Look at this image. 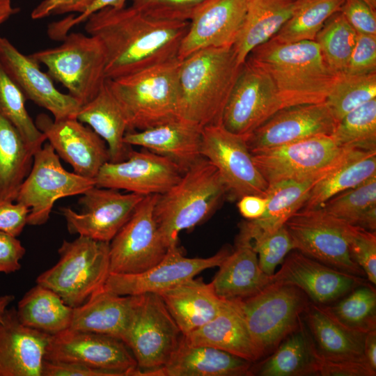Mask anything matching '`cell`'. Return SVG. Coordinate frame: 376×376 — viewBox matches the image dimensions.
Returning <instances> with one entry per match:
<instances>
[{
	"label": "cell",
	"instance_id": "277c9868",
	"mask_svg": "<svg viewBox=\"0 0 376 376\" xmlns=\"http://www.w3.org/2000/svg\"><path fill=\"white\" fill-rule=\"evenodd\" d=\"M180 59L175 58L106 79L125 115L128 131L143 130L180 118Z\"/></svg>",
	"mask_w": 376,
	"mask_h": 376
},
{
	"label": "cell",
	"instance_id": "7dc6e473",
	"mask_svg": "<svg viewBox=\"0 0 376 376\" xmlns=\"http://www.w3.org/2000/svg\"><path fill=\"white\" fill-rule=\"evenodd\" d=\"M263 272L272 276L276 267L281 264L288 253L295 250L292 238L285 226L263 238L251 242Z\"/></svg>",
	"mask_w": 376,
	"mask_h": 376
},
{
	"label": "cell",
	"instance_id": "816d5d0a",
	"mask_svg": "<svg viewBox=\"0 0 376 376\" xmlns=\"http://www.w3.org/2000/svg\"><path fill=\"white\" fill-rule=\"evenodd\" d=\"M357 33L376 35V13L363 0H344L339 10Z\"/></svg>",
	"mask_w": 376,
	"mask_h": 376
},
{
	"label": "cell",
	"instance_id": "b9f144b4",
	"mask_svg": "<svg viewBox=\"0 0 376 376\" xmlns=\"http://www.w3.org/2000/svg\"><path fill=\"white\" fill-rule=\"evenodd\" d=\"M357 36V32L338 11L327 20L314 41L331 70L342 75L347 68Z\"/></svg>",
	"mask_w": 376,
	"mask_h": 376
},
{
	"label": "cell",
	"instance_id": "ab89813d",
	"mask_svg": "<svg viewBox=\"0 0 376 376\" xmlns=\"http://www.w3.org/2000/svg\"><path fill=\"white\" fill-rule=\"evenodd\" d=\"M320 207L352 226L375 231L376 175L336 194Z\"/></svg>",
	"mask_w": 376,
	"mask_h": 376
},
{
	"label": "cell",
	"instance_id": "be15d7a7",
	"mask_svg": "<svg viewBox=\"0 0 376 376\" xmlns=\"http://www.w3.org/2000/svg\"><path fill=\"white\" fill-rule=\"evenodd\" d=\"M368 5H369L372 8L376 9V0H363Z\"/></svg>",
	"mask_w": 376,
	"mask_h": 376
},
{
	"label": "cell",
	"instance_id": "91938a15",
	"mask_svg": "<svg viewBox=\"0 0 376 376\" xmlns=\"http://www.w3.org/2000/svg\"><path fill=\"white\" fill-rule=\"evenodd\" d=\"M363 355L370 366L376 370V329L368 332L366 335Z\"/></svg>",
	"mask_w": 376,
	"mask_h": 376
},
{
	"label": "cell",
	"instance_id": "94428289",
	"mask_svg": "<svg viewBox=\"0 0 376 376\" xmlns=\"http://www.w3.org/2000/svg\"><path fill=\"white\" fill-rule=\"evenodd\" d=\"M18 11L17 8L12 6L11 0H0V24Z\"/></svg>",
	"mask_w": 376,
	"mask_h": 376
},
{
	"label": "cell",
	"instance_id": "9a60e30c",
	"mask_svg": "<svg viewBox=\"0 0 376 376\" xmlns=\"http://www.w3.org/2000/svg\"><path fill=\"white\" fill-rule=\"evenodd\" d=\"M201 155L216 167L233 198L249 194L266 196L268 184L255 165L243 136L221 124L203 127Z\"/></svg>",
	"mask_w": 376,
	"mask_h": 376
},
{
	"label": "cell",
	"instance_id": "603a6c76",
	"mask_svg": "<svg viewBox=\"0 0 376 376\" xmlns=\"http://www.w3.org/2000/svg\"><path fill=\"white\" fill-rule=\"evenodd\" d=\"M249 0H210L189 21L180 47L182 59L199 49L233 46L243 26Z\"/></svg>",
	"mask_w": 376,
	"mask_h": 376
},
{
	"label": "cell",
	"instance_id": "d4e9b609",
	"mask_svg": "<svg viewBox=\"0 0 376 376\" xmlns=\"http://www.w3.org/2000/svg\"><path fill=\"white\" fill-rule=\"evenodd\" d=\"M51 335L20 322L16 308L0 320V376H42Z\"/></svg>",
	"mask_w": 376,
	"mask_h": 376
},
{
	"label": "cell",
	"instance_id": "4316f807",
	"mask_svg": "<svg viewBox=\"0 0 376 376\" xmlns=\"http://www.w3.org/2000/svg\"><path fill=\"white\" fill-rule=\"evenodd\" d=\"M252 363L217 348L188 344L182 338L164 366L144 376H247L253 375Z\"/></svg>",
	"mask_w": 376,
	"mask_h": 376
},
{
	"label": "cell",
	"instance_id": "6125c7cd",
	"mask_svg": "<svg viewBox=\"0 0 376 376\" xmlns=\"http://www.w3.org/2000/svg\"><path fill=\"white\" fill-rule=\"evenodd\" d=\"M13 295H4L0 296V320H2L8 306L13 301Z\"/></svg>",
	"mask_w": 376,
	"mask_h": 376
},
{
	"label": "cell",
	"instance_id": "cb8c5ba5",
	"mask_svg": "<svg viewBox=\"0 0 376 376\" xmlns=\"http://www.w3.org/2000/svg\"><path fill=\"white\" fill-rule=\"evenodd\" d=\"M281 265L272 276L273 282L297 286L315 304L334 301L365 284L362 277L329 267L297 250L285 258Z\"/></svg>",
	"mask_w": 376,
	"mask_h": 376
},
{
	"label": "cell",
	"instance_id": "e0dca14e",
	"mask_svg": "<svg viewBox=\"0 0 376 376\" xmlns=\"http://www.w3.org/2000/svg\"><path fill=\"white\" fill-rule=\"evenodd\" d=\"M145 196L95 185L79 199L80 212L68 207H61V212L70 233L110 242Z\"/></svg>",
	"mask_w": 376,
	"mask_h": 376
},
{
	"label": "cell",
	"instance_id": "f1b7e54d",
	"mask_svg": "<svg viewBox=\"0 0 376 376\" xmlns=\"http://www.w3.org/2000/svg\"><path fill=\"white\" fill-rule=\"evenodd\" d=\"M137 295H120L104 286L73 308L70 329L123 340L132 319Z\"/></svg>",
	"mask_w": 376,
	"mask_h": 376
},
{
	"label": "cell",
	"instance_id": "f5cc1de1",
	"mask_svg": "<svg viewBox=\"0 0 376 376\" xmlns=\"http://www.w3.org/2000/svg\"><path fill=\"white\" fill-rule=\"evenodd\" d=\"M127 0H94L90 6L81 14L76 16L70 15L62 20L52 23L48 28V34L54 40H62L74 26L85 22L90 15L107 8H122L125 6Z\"/></svg>",
	"mask_w": 376,
	"mask_h": 376
},
{
	"label": "cell",
	"instance_id": "ee69618b",
	"mask_svg": "<svg viewBox=\"0 0 376 376\" xmlns=\"http://www.w3.org/2000/svg\"><path fill=\"white\" fill-rule=\"evenodd\" d=\"M331 136L343 148L376 150V98L347 113Z\"/></svg>",
	"mask_w": 376,
	"mask_h": 376
},
{
	"label": "cell",
	"instance_id": "4fadbf2b",
	"mask_svg": "<svg viewBox=\"0 0 376 376\" xmlns=\"http://www.w3.org/2000/svg\"><path fill=\"white\" fill-rule=\"evenodd\" d=\"M45 360L82 365L111 376H139L140 372L132 352L121 340L70 328L50 336Z\"/></svg>",
	"mask_w": 376,
	"mask_h": 376
},
{
	"label": "cell",
	"instance_id": "7c38bea8",
	"mask_svg": "<svg viewBox=\"0 0 376 376\" xmlns=\"http://www.w3.org/2000/svg\"><path fill=\"white\" fill-rule=\"evenodd\" d=\"M95 185V179L65 169L47 142L34 153L32 167L19 189L15 201L29 208L28 225L40 226L49 220L56 201L81 195Z\"/></svg>",
	"mask_w": 376,
	"mask_h": 376
},
{
	"label": "cell",
	"instance_id": "ffe728a7",
	"mask_svg": "<svg viewBox=\"0 0 376 376\" xmlns=\"http://www.w3.org/2000/svg\"><path fill=\"white\" fill-rule=\"evenodd\" d=\"M229 253L228 249H222L207 258H188L178 245L171 246L159 263L142 272L109 273L104 287L120 295L158 293L203 270L219 267Z\"/></svg>",
	"mask_w": 376,
	"mask_h": 376
},
{
	"label": "cell",
	"instance_id": "d6a6232c",
	"mask_svg": "<svg viewBox=\"0 0 376 376\" xmlns=\"http://www.w3.org/2000/svg\"><path fill=\"white\" fill-rule=\"evenodd\" d=\"M304 313L316 348L324 359L366 360L363 345L366 334L345 327L324 307L315 303L310 302Z\"/></svg>",
	"mask_w": 376,
	"mask_h": 376
},
{
	"label": "cell",
	"instance_id": "680465c9",
	"mask_svg": "<svg viewBox=\"0 0 376 376\" xmlns=\"http://www.w3.org/2000/svg\"><path fill=\"white\" fill-rule=\"evenodd\" d=\"M267 198L258 195H245L238 199L237 207L240 214L247 220L260 217L265 212Z\"/></svg>",
	"mask_w": 376,
	"mask_h": 376
},
{
	"label": "cell",
	"instance_id": "484cf974",
	"mask_svg": "<svg viewBox=\"0 0 376 376\" xmlns=\"http://www.w3.org/2000/svg\"><path fill=\"white\" fill-rule=\"evenodd\" d=\"M202 130L200 125L180 118L143 130L128 131L124 142L166 157L185 171L203 157Z\"/></svg>",
	"mask_w": 376,
	"mask_h": 376
},
{
	"label": "cell",
	"instance_id": "ac0fdd59",
	"mask_svg": "<svg viewBox=\"0 0 376 376\" xmlns=\"http://www.w3.org/2000/svg\"><path fill=\"white\" fill-rule=\"evenodd\" d=\"M184 172L166 157L146 149L136 151L131 148L125 159L105 163L95 181L97 187L148 196L166 192L180 180Z\"/></svg>",
	"mask_w": 376,
	"mask_h": 376
},
{
	"label": "cell",
	"instance_id": "6da1fadb",
	"mask_svg": "<svg viewBox=\"0 0 376 376\" xmlns=\"http://www.w3.org/2000/svg\"><path fill=\"white\" fill-rule=\"evenodd\" d=\"M84 29L102 42L106 79H112L178 58L189 21L147 15L132 6L102 8L88 17Z\"/></svg>",
	"mask_w": 376,
	"mask_h": 376
},
{
	"label": "cell",
	"instance_id": "7402d4cb",
	"mask_svg": "<svg viewBox=\"0 0 376 376\" xmlns=\"http://www.w3.org/2000/svg\"><path fill=\"white\" fill-rule=\"evenodd\" d=\"M0 63L26 100L49 111L56 120L76 118L79 102L58 91L54 80L38 62L20 52L7 38L0 36Z\"/></svg>",
	"mask_w": 376,
	"mask_h": 376
},
{
	"label": "cell",
	"instance_id": "d590c367",
	"mask_svg": "<svg viewBox=\"0 0 376 376\" xmlns=\"http://www.w3.org/2000/svg\"><path fill=\"white\" fill-rule=\"evenodd\" d=\"M293 0H249L245 19L233 47L243 64L256 47L271 40L290 18Z\"/></svg>",
	"mask_w": 376,
	"mask_h": 376
},
{
	"label": "cell",
	"instance_id": "52a82bcc",
	"mask_svg": "<svg viewBox=\"0 0 376 376\" xmlns=\"http://www.w3.org/2000/svg\"><path fill=\"white\" fill-rule=\"evenodd\" d=\"M29 56L43 64L49 77L61 83L81 106L96 96L106 80L104 47L98 38L89 34L68 33L58 46Z\"/></svg>",
	"mask_w": 376,
	"mask_h": 376
},
{
	"label": "cell",
	"instance_id": "ba28073f",
	"mask_svg": "<svg viewBox=\"0 0 376 376\" xmlns=\"http://www.w3.org/2000/svg\"><path fill=\"white\" fill-rule=\"evenodd\" d=\"M255 345L260 359L272 352L299 326L309 297L297 286L272 282L258 293L234 299Z\"/></svg>",
	"mask_w": 376,
	"mask_h": 376
},
{
	"label": "cell",
	"instance_id": "1f68e13d",
	"mask_svg": "<svg viewBox=\"0 0 376 376\" xmlns=\"http://www.w3.org/2000/svg\"><path fill=\"white\" fill-rule=\"evenodd\" d=\"M185 343L217 348L252 363L260 359L244 318L234 299H226L210 321L184 336Z\"/></svg>",
	"mask_w": 376,
	"mask_h": 376
},
{
	"label": "cell",
	"instance_id": "8fae6325",
	"mask_svg": "<svg viewBox=\"0 0 376 376\" xmlns=\"http://www.w3.org/2000/svg\"><path fill=\"white\" fill-rule=\"evenodd\" d=\"M295 250L329 267L355 276H365L348 247L351 224L322 207L300 209L285 222Z\"/></svg>",
	"mask_w": 376,
	"mask_h": 376
},
{
	"label": "cell",
	"instance_id": "4dcf8cb0",
	"mask_svg": "<svg viewBox=\"0 0 376 376\" xmlns=\"http://www.w3.org/2000/svg\"><path fill=\"white\" fill-rule=\"evenodd\" d=\"M324 175L304 180H282L268 185L265 212L258 219L242 222L239 235L253 242L284 226L290 217L302 208L311 188Z\"/></svg>",
	"mask_w": 376,
	"mask_h": 376
},
{
	"label": "cell",
	"instance_id": "f35d334b",
	"mask_svg": "<svg viewBox=\"0 0 376 376\" xmlns=\"http://www.w3.org/2000/svg\"><path fill=\"white\" fill-rule=\"evenodd\" d=\"M35 152L14 125L0 114V198L15 201L31 171Z\"/></svg>",
	"mask_w": 376,
	"mask_h": 376
},
{
	"label": "cell",
	"instance_id": "9c48e42d",
	"mask_svg": "<svg viewBox=\"0 0 376 376\" xmlns=\"http://www.w3.org/2000/svg\"><path fill=\"white\" fill-rule=\"evenodd\" d=\"M183 336L158 294L137 295L132 319L122 341L136 361L139 376L164 366Z\"/></svg>",
	"mask_w": 376,
	"mask_h": 376
},
{
	"label": "cell",
	"instance_id": "db71d44e",
	"mask_svg": "<svg viewBox=\"0 0 376 376\" xmlns=\"http://www.w3.org/2000/svg\"><path fill=\"white\" fill-rule=\"evenodd\" d=\"M29 214L28 207L0 198V231L18 237L27 224Z\"/></svg>",
	"mask_w": 376,
	"mask_h": 376
},
{
	"label": "cell",
	"instance_id": "f546056e",
	"mask_svg": "<svg viewBox=\"0 0 376 376\" xmlns=\"http://www.w3.org/2000/svg\"><path fill=\"white\" fill-rule=\"evenodd\" d=\"M219 267L211 283L217 295L224 299L251 297L273 282L272 276L260 269L251 241L240 235L233 251Z\"/></svg>",
	"mask_w": 376,
	"mask_h": 376
},
{
	"label": "cell",
	"instance_id": "30bf717a",
	"mask_svg": "<svg viewBox=\"0 0 376 376\" xmlns=\"http://www.w3.org/2000/svg\"><path fill=\"white\" fill-rule=\"evenodd\" d=\"M352 149L340 147L331 135H317L251 153L255 165L269 185L282 180L324 175Z\"/></svg>",
	"mask_w": 376,
	"mask_h": 376
},
{
	"label": "cell",
	"instance_id": "7a4b0ae2",
	"mask_svg": "<svg viewBox=\"0 0 376 376\" xmlns=\"http://www.w3.org/2000/svg\"><path fill=\"white\" fill-rule=\"evenodd\" d=\"M246 58L270 78L283 108L325 102L340 75L327 64L314 40L283 43L272 38Z\"/></svg>",
	"mask_w": 376,
	"mask_h": 376
},
{
	"label": "cell",
	"instance_id": "d6986e66",
	"mask_svg": "<svg viewBox=\"0 0 376 376\" xmlns=\"http://www.w3.org/2000/svg\"><path fill=\"white\" fill-rule=\"evenodd\" d=\"M35 123L59 158L77 174L95 179L102 166L109 162L105 141L77 118L56 120L40 113Z\"/></svg>",
	"mask_w": 376,
	"mask_h": 376
},
{
	"label": "cell",
	"instance_id": "9f6ffc18",
	"mask_svg": "<svg viewBox=\"0 0 376 376\" xmlns=\"http://www.w3.org/2000/svg\"><path fill=\"white\" fill-rule=\"evenodd\" d=\"M17 237L0 231V273L11 274L21 268L26 249Z\"/></svg>",
	"mask_w": 376,
	"mask_h": 376
},
{
	"label": "cell",
	"instance_id": "8992f818",
	"mask_svg": "<svg viewBox=\"0 0 376 376\" xmlns=\"http://www.w3.org/2000/svg\"><path fill=\"white\" fill-rule=\"evenodd\" d=\"M59 259L41 273L36 283L56 292L75 308L104 286L110 273L109 242L79 235L63 240L58 250Z\"/></svg>",
	"mask_w": 376,
	"mask_h": 376
},
{
	"label": "cell",
	"instance_id": "2e32d148",
	"mask_svg": "<svg viewBox=\"0 0 376 376\" xmlns=\"http://www.w3.org/2000/svg\"><path fill=\"white\" fill-rule=\"evenodd\" d=\"M282 108L270 78L246 58L226 104L221 125L244 138Z\"/></svg>",
	"mask_w": 376,
	"mask_h": 376
},
{
	"label": "cell",
	"instance_id": "836d02e7",
	"mask_svg": "<svg viewBox=\"0 0 376 376\" xmlns=\"http://www.w3.org/2000/svg\"><path fill=\"white\" fill-rule=\"evenodd\" d=\"M87 124L106 143L109 162H118L126 159L131 146L124 142L127 130L125 115L105 80L96 96L81 106L77 116Z\"/></svg>",
	"mask_w": 376,
	"mask_h": 376
},
{
	"label": "cell",
	"instance_id": "5b68a950",
	"mask_svg": "<svg viewBox=\"0 0 376 376\" xmlns=\"http://www.w3.org/2000/svg\"><path fill=\"white\" fill-rule=\"evenodd\" d=\"M226 194L217 169L203 157L175 185L159 194L154 216L168 246L178 245L182 230L191 229L210 217Z\"/></svg>",
	"mask_w": 376,
	"mask_h": 376
},
{
	"label": "cell",
	"instance_id": "bcb514c9",
	"mask_svg": "<svg viewBox=\"0 0 376 376\" xmlns=\"http://www.w3.org/2000/svg\"><path fill=\"white\" fill-rule=\"evenodd\" d=\"M324 308L352 330L367 334L376 329V293L370 285L358 286L336 304Z\"/></svg>",
	"mask_w": 376,
	"mask_h": 376
},
{
	"label": "cell",
	"instance_id": "83f0119b",
	"mask_svg": "<svg viewBox=\"0 0 376 376\" xmlns=\"http://www.w3.org/2000/svg\"><path fill=\"white\" fill-rule=\"evenodd\" d=\"M157 294L184 336L213 319L226 301L217 295L212 283L194 277Z\"/></svg>",
	"mask_w": 376,
	"mask_h": 376
},
{
	"label": "cell",
	"instance_id": "8d00e7d4",
	"mask_svg": "<svg viewBox=\"0 0 376 376\" xmlns=\"http://www.w3.org/2000/svg\"><path fill=\"white\" fill-rule=\"evenodd\" d=\"M374 175H376V150L352 148L338 165L314 184L301 209L320 207L336 194Z\"/></svg>",
	"mask_w": 376,
	"mask_h": 376
},
{
	"label": "cell",
	"instance_id": "7bdbcfd3",
	"mask_svg": "<svg viewBox=\"0 0 376 376\" xmlns=\"http://www.w3.org/2000/svg\"><path fill=\"white\" fill-rule=\"evenodd\" d=\"M26 100L21 89L0 63V114L14 125L27 144L36 152L45 143L46 137L29 114Z\"/></svg>",
	"mask_w": 376,
	"mask_h": 376
},
{
	"label": "cell",
	"instance_id": "60d3db41",
	"mask_svg": "<svg viewBox=\"0 0 376 376\" xmlns=\"http://www.w3.org/2000/svg\"><path fill=\"white\" fill-rule=\"evenodd\" d=\"M344 0H293L292 14L272 38L283 43L314 40L327 20L340 10Z\"/></svg>",
	"mask_w": 376,
	"mask_h": 376
},
{
	"label": "cell",
	"instance_id": "74e56055",
	"mask_svg": "<svg viewBox=\"0 0 376 376\" xmlns=\"http://www.w3.org/2000/svg\"><path fill=\"white\" fill-rule=\"evenodd\" d=\"M16 311L22 324L52 336L70 327L73 308L52 290L36 283L18 301Z\"/></svg>",
	"mask_w": 376,
	"mask_h": 376
},
{
	"label": "cell",
	"instance_id": "3957f363",
	"mask_svg": "<svg viewBox=\"0 0 376 376\" xmlns=\"http://www.w3.org/2000/svg\"><path fill=\"white\" fill-rule=\"evenodd\" d=\"M242 65L233 46L199 49L180 59V118L202 127L221 124Z\"/></svg>",
	"mask_w": 376,
	"mask_h": 376
},
{
	"label": "cell",
	"instance_id": "681fc988",
	"mask_svg": "<svg viewBox=\"0 0 376 376\" xmlns=\"http://www.w3.org/2000/svg\"><path fill=\"white\" fill-rule=\"evenodd\" d=\"M348 247L354 261L363 269L367 279L376 283V234L359 226H350Z\"/></svg>",
	"mask_w": 376,
	"mask_h": 376
},
{
	"label": "cell",
	"instance_id": "e575fe53",
	"mask_svg": "<svg viewBox=\"0 0 376 376\" xmlns=\"http://www.w3.org/2000/svg\"><path fill=\"white\" fill-rule=\"evenodd\" d=\"M322 356L302 322L261 362L252 375L260 376L318 375Z\"/></svg>",
	"mask_w": 376,
	"mask_h": 376
},
{
	"label": "cell",
	"instance_id": "6f0895ef",
	"mask_svg": "<svg viewBox=\"0 0 376 376\" xmlns=\"http://www.w3.org/2000/svg\"><path fill=\"white\" fill-rule=\"evenodd\" d=\"M94 0H43L31 12L33 19L51 15L76 13H83Z\"/></svg>",
	"mask_w": 376,
	"mask_h": 376
},
{
	"label": "cell",
	"instance_id": "5bb4252c",
	"mask_svg": "<svg viewBox=\"0 0 376 376\" xmlns=\"http://www.w3.org/2000/svg\"><path fill=\"white\" fill-rule=\"evenodd\" d=\"M159 194L146 196L109 242V270L137 274L159 263L169 246L158 229L154 207Z\"/></svg>",
	"mask_w": 376,
	"mask_h": 376
},
{
	"label": "cell",
	"instance_id": "c3c4849f",
	"mask_svg": "<svg viewBox=\"0 0 376 376\" xmlns=\"http://www.w3.org/2000/svg\"><path fill=\"white\" fill-rule=\"evenodd\" d=\"M210 0H131L132 6L154 18L170 21H190Z\"/></svg>",
	"mask_w": 376,
	"mask_h": 376
},
{
	"label": "cell",
	"instance_id": "f907efd6",
	"mask_svg": "<svg viewBox=\"0 0 376 376\" xmlns=\"http://www.w3.org/2000/svg\"><path fill=\"white\" fill-rule=\"evenodd\" d=\"M376 72V35L357 33L344 74L362 75Z\"/></svg>",
	"mask_w": 376,
	"mask_h": 376
},
{
	"label": "cell",
	"instance_id": "f6af8a7d",
	"mask_svg": "<svg viewBox=\"0 0 376 376\" xmlns=\"http://www.w3.org/2000/svg\"><path fill=\"white\" fill-rule=\"evenodd\" d=\"M376 98V72L338 76L325 103L339 121L347 113Z\"/></svg>",
	"mask_w": 376,
	"mask_h": 376
},
{
	"label": "cell",
	"instance_id": "11a10c76",
	"mask_svg": "<svg viewBox=\"0 0 376 376\" xmlns=\"http://www.w3.org/2000/svg\"><path fill=\"white\" fill-rule=\"evenodd\" d=\"M366 360H330L322 357L318 375L322 376H375Z\"/></svg>",
	"mask_w": 376,
	"mask_h": 376
},
{
	"label": "cell",
	"instance_id": "44dd1931",
	"mask_svg": "<svg viewBox=\"0 0 376 376\" xmlns=\"http://www.w3.org/2000/svg\"><path fill=\"white\" fill-rule=\"evenodd\" d=\"M338 121L325 102L287 107L244 137L250 152L280 146L317 135H331Z\"/></svg>",
	"mask_w": 376,
	"mask_h": 376
}]
</instances>
